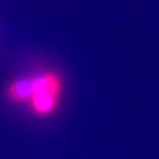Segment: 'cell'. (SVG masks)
Instances as JSON below:
<instances>
[{
  "label": "cell",
  "instance_id": "cell-1",
  "mask_svg": "<svg viewBox=\"0 0 159 159\" xmlns=\"http://www.w3.org/2000/svg\"><path fill=\"white\" fill-rule=\"evenodd\" d=\"M33 94L31 76L18 78L9 82L4 89V97L11 104H28Z\"/></svg>",
  "mask_w": 159,
  "mask_h": 159
},
{
  "label": "cell",
  "instance_id": "cell-2",
  "mask_svg": "<svg viewBox=\"0 0 159 159\" xmlns=\"http://www.w3.org/2000/svg\"><path fill=\"white\" fill-rule=\"evenodd\" d=\"M59 95L57 93H40L30 98L28 105L33 115L39 118H47L55 113L58 108Z\"/></svg>",
  "mask_w": 159,
  "mask_h": 159
}]
</instances>
